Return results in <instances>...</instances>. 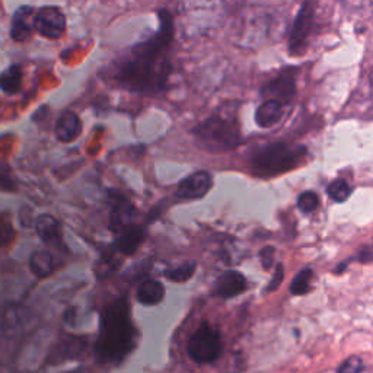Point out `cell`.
I'll return each instance as SVG.
<instances>
[{
	"instance_id": "cell-1",
	"label": "cell",
	"mask_w": 373,
	"mask_h": 373,
	"mask_svg": "<svg viewBox=\"0 0 373 373\" xmlns=\"http://www.w3.org/2000/svg\"><path fill=\"white\" fill-rule=\"evenodd\" d=\"M158 18L161 22L158 33L134 45L115 67L114 81L122 89L156 95L168 88L171 74L168 53L173 40V19L165 9L158 12Z\"/></svg>"
},
{
	"instance_id": "cell-2",
	"label": "cell",
	"mask_w": 373,
	"mask_h": 373,
	"mask_svg": "<svg viewBox=\"0 0 373 373\" xmlns=\"http://www.w3.org/2000/svg\"><path fill=\"white\" fill-rule=\"evenodd\" d=\"M134 347V327L126 297L111 302L101 314V327L95 344L98 359L120 363Z\"/></svg>"
},
{
	"instance_id": "cell-3",
	"label": "cell",
	"mask_w": 373,
	"mask_h": 373,
	"mask_svg": "<svg viewBox=\"0 0 373 373\" xmlns=\"http://www.w3.org/2000/svg\"><path fill=\"white\" fill-rule=\"evenodd\" d=\"M306 154L304 146H294L282 142L264 144L251 154L250 166L258 177H276L294 169Z\"/></svg>"
},
{
	"instance_id": "cell-4",
	"label": "cell",
	"mask_w": 373,
	"mask_h": 373,
	"mask_svg": "<svg viewBox=\"0 0 373 373\" xmlns=\"http://www.w3.org/2000/svg\"><path fill=\"white\" fill-rule=\"evenodd\" d=\"M195 139L206 151L212 154H222L235 149L241 142V129L234 114L219 113L193 130Z\"/></svg>"
},
{
	"instance_id": "cell-5",
	"label": "cell",
	"mask_w": 373,
	"mask_h": 373,
	"mask_svg": "<svg viewBox=\"0 0 373 373\" xmlns=\"http://www.w3.org/2000/svg\"><path fill=\"white\" fill-rule=\"evenodd\" d=\"M222 353V341L219 333L207 322L195 330L188 341V355L195 363H212Z\"/></svg>"
},
{
	"instance_id": "cell-6",
	"label": "cell",
	"mask_w": 373,
	"mask_h": 373,
	"mask_svg": "<svg viewBox=\"0 0 373 373\" xmlns=\"http://www.w3.org/2000/svg\"><path fill=\"white\" fill-rule=\"evenodd\" d=\"M315 21V8L311 2L302 4L297 12L289 35V52L293 56H301L306 52Z\"/></svg>"
},
{
	"instance_id": "cell-7",
	"label": "cell",
	"mask_w": 373,
	"mask_h": 373,
	"mask_svg": "<svg viewBox=\"0 0 373 373\" xmlns=\"http://www.w3.org/2000/svg\"><path fill=\"white\" fill-rule=\"evenodd\" d=\"M34 30L50 40H59L66 31V16L59 8L44 6L34 16Z\"/></svg>"
},
{
	"instance_id": "cell-8",
	"label": "cell",
	"mask_w": 373,
	"mask_h": 373,
	"mask_svg": "<svg viewBox=\"0 0 373 373\" xmlns=\"http://www.w3.org/2000/svg\"><path fill=\"white\" fill-rule=\"evenodd\" d=\"M296 93V71L294 69L282 70L276 78L265 84L261 95L267 99H277L282 104L289 103Z\"/></svg>"
},
{
	"instance_id": "cell-9",
	"label": "cell",
	"mask_w": 373,
	"mask_h": 373,
	"mask_svg": "<svg viewBox=\"0 0 373 373\" xmlns=\"http://www.w3.org/2000/svg\"><path fill=\"white\" fill-rule=\"evenodd\" d=\"M213 185L212 176L206 171L194 172L193 176L187 177L178 187L177 195L184 200H195V198L205 197Z\"/></svg>"
},
{
	"instance_id": "cell-10",
	"label": "cell",
	"mask_w": 373,
	"mask_h": 373,
	"mask_svg": "<svg viewBox=\"0 0 373 373\" xmlns=\"http://www.w3.org/2000/svg\"><path fill=\"white\" fill-rule=\"evenodd\" d=\"M134 217V207L126 198L111 194V214H110V223L114 232H121L122 229L129 228L133 223Z\"/></svg>"
},
{
	"instance_id": "cell-11",
	"label": "cell",
	"mask_w": 373,
	"mask_h": 373,
	"mask_svg": "<svg viewBox=\"0 0 373 373\" xmlns=\"http://www.w3.org/2000/svg\"><path fill=\"white\" fill-rule=\"evenodd\" d=\"M245 289H246L245 277L239 271L229 270L223 272V275L216 280L214 294L223 297V299H229V297H235L243 293Z\"/></svg>"
},
{
	"instance_id": "cell-12",
	"label": "cell",
	"mask_w": 373,
	"mask_h": 373,
	"mask_svg": "<svg viewBox=\"0 0 373 373\" xmlns=\"http://www.w3.org/2000/svg\"><path fill=\"white\" fill-rule=\"evenodd\" d=\"M34 9L31 6H21L12 19L11 37L16 42L27 41L34 31Z\"/></svg>"
},
{
	"instance_id": "cell-13",
	"label": "cell",
	"mask_w": 373,
	"mask_h": 373,
	"mask_svg": "<svg viewBox=\"0 0 373 373\" xmlns=\"http://www.w3.org/2000/svg\"><path fill=\"white\" fill-rule=\"evenodd\" d=\"M35 229L42 242L48 246H63L60 223L52 214H42L35 222Z\"/></svg>"
},
{
	"instance_id": "cell-14",
	"label": "cell",
	"mask_w": 373,
	"mask_h": 373,
	"mask_svg": "<svg viewBox=\"0 0 373 373\" xmlns=\"http://www.w3.org/2000/svg\"><path fill=\"white\" fill-rule=\"evenodd\" d=\"M56 136L60 142L70 143L76 140L82 133V121L76 113L66 111L56 122Z\"/></svg>"
},
{
	"instance_id": "cell-15",
	"label": "cell",
	"mask_w": 373,
	"mask_h": 373,
	"mask_svg": "<svg viewBox=\"0 0 373 373\" xmlns=\"http://www.w3.org/2000/svg\"><path fill=\"white\" fill-rule=\"evenodd\" d=\"M143 241H144V229L142 226L130 225L129 228L118 232L115 248L124 256H132L139 250Z\"/></svg>"
},
{
	"instance_id": "cell-16",
	"label": "cell",
	"mask_w": 373,
	"mask_h": 373,
	"mask_svg": "<svg viewBox=\"0 0 373 373\" xmlns=\"http://www.w3.org/2000/svg\"><path fill=\"white\" fill-rule=\"evenodd\" d=\"M283 107L277 99H265V101L256 111V122L261 129H270L282 120Z\"/></svg>"
},
{
	"instance_id": "cell-17",
	"label": "cell",
	"mask_w": 373,
	"mask_h": 373,
	"mask_svg": "<svg viewBox=\"0 0 373 373\" xmlns=\"http://www.w3.org/2000/svg\"><path fill=\"white\" fill-rule=\"evenodd\" d=\"M136 296L140 304L152 306V305H158L162 302L163 296H165V289L162 283L156 280H146L139 286Z\"/></svg>"
},
{
	"instance_id": "cell-18",
	"label": "cell",
	"mask_w": 373,
	"mask_h": 373,
	"mask_svg": "<svg viewBox=\"0 0 373 373\" xmlns=\"http://www.w3.org/2000/svg\"><path fill=\"white\" fill-rule=\"evenodd\" d=\"M0 89L6 95H15L22 89V69L11 66L0 73Z\"/></svg>"
},
{
	"instance_id": "cell-19",
	"label": "cell",
	"mask_w": 373,
	"mask_h": 373,
	"mask_svg": "<svg viewBox=\"0 0 373 373\" xmlns=\"http://www.w3.org/2000/svg\"><path fill=\"white\" fill-rule=\"evenodd\" d=\"M53 263V256L48 251H35L30 257V268L37 277H48L52 275L54 270Z\"/></svg>"
},
{
	"instance_id": "cell-20",
	"label": "cell",
	"mask_w": 373,
	"mask_h": 373,
	"mask_svg": "<svg viewBox=\"0 0 373 373\" xmlns=\"http://www.w3.org/2000/svg\"><path fill=\"white\" fill-rule=\"evenodd\" d=\"M314 277V271L311 267H305L302 268L297 275L294 276V279L290 283V293L293 296H302L306 294L311 289V282Z\"/></svg>"
},
{
	"instance_id": "cell-21",
	"label": "cell",
	"mask_w": 373,
	"mask_h": 373,
	"mask_svg": "<svg viewBox=\"0 0 373 373\" xmlns=\"http://www.w3.org/2000/svg\"><path fill=\"white\" fill-rule=\"evenodd\" d=\"M195 263L194 261H185L181 265L172 268V270H168L165 272L166 279H169L171 282H176V283H184L187 280H190L194 275L195 271Z\"/></svg>"
},
{
	"instance_id": "cell-22",
	"label": "cell",
	"mask_w": 373,
	"mask_h": 373,
	"mask_svg": "<svg viewBox=\"0 0 373 373\" xmlns=\"http://www.w3.org/2000/svg\"><path fill=\"white\" fill-rule=\"evenodd\" d=\"M327 193H328V197L331 198L333 202L344 203V202L349 200L352 190H350L349 184H347L344 180L338 178V180H334L333 183H330V185L327 187Z\"/></svg>"
},
{
	"instance_id": "cell-23",
	"label": "cell",
	"mask_w": 373,
	"mask_h": 373,
	"mask_svg": "<svg viewBox=\"0 0 373 373\" xmlns=\"http://www.w3.org/2000/svg\"><path fill=\"white\" fill-rule=\"evenodd\" d=\"M319 206V197L314 191H304L299 197H297V207L302 213H312Z\"/></svg>"
},
{
	"instance_id": "cell-24",
	"label": "cell",
	"mask_w": 373,
	"mask_h": 373,
	"mask_svg": "<svg viewBox=\"0 0 373 373\" xmlns=\"http://www.w3.org/2000/svg\"><path fill=\"white\" fill-rule=\"evenodd\" d=\"M363 360L359 356L347 357L337 369V373H362Z\"/></svg>"
},
{
	"instance_id": "cell-25",
	"label": "cell",
	"mask_w": 373,
	"mask_h": 373,
	"mask_svg": "<svg viewBox=\"0 0 373 373\" xmlns=\"http://www.w3.org/2000/svg\"><path fill=\"white\" fill-rule=\"evenodd\" d=\"M15 236V231L6 217H0V248L8 245Z\"/></svg>"
},
{
	"instance_id": "cell-26",
	"label": "cell",
	"mask_w": 373,
	"mask_h": 373,
	"mask_svg": "<svg viewBox=\"0 0 373 373\" xmlns=\"http://www.w3.org/2000/svg\"><path fill=\"white\" fill-rule=\"evenodd\" d=\"M341 4L355 12H369L373 11V0H341Z\"/></svg>"
},
{
	"instance_id": "cell-27",
	"label": "cell",
	"mask_w": 373,
	"mask_h": 373,
	"mask_svg": "<svg viewBox=\"0 0 373 373\" xmlns=\"http://www.w3.org/2000/svg\"><path fill=\"white\" fill-rule=\"evenodd\" d=\"M275 248L272 246H264L260 251V261L264 270H270L272 267V263H275Z\"/></svg>"
},
{
	"instance_id": "cell-28",
	"label": "cell",
	"mask_w": 373,
	"mask_h": 373,
	"mask_svg": "<svg viewBox=\"0 0 373 373\" xmlns=\"http://www.w3.org/2000/svg\"><path fill=\"white\" fill-rule=\"evenodd\" d=\"M283 277H285V267L283 264H277L276 265V271H275V276H272L271 282L268 283L267 286V292H275L283 282Z\"/></svg>"
},
{
	"instance_id": "cell-29",
	"label": "cell",
	"mask_w": 373,
	"mask_h": 373,
	"mask_svg": "<svg viewBox=\"0 0 373 373\" xmlns=\"http://www.w3.org/2000/svg\"><path fill=\"white\" fill-rule=\"evenodd\" d=\"M360 263H369L373 261V246H363L359 251V256L356 257Z\"/></svg>"
},
{
	"instance_id": "cell-30",
	"label": "cell",
	"mask_w": 373,
	"mask_h": 373,
	"mask_svg": "<svg viewBox=\"0 0 373 373\" xmlns=\"http://www.w3.org/2000/svg\"><path fill=\"white\" fill-rule=\"evenodd\" d=\"M370 91H372V99H373V69L370 73Z\"/></svg>"
}]
</instances>
